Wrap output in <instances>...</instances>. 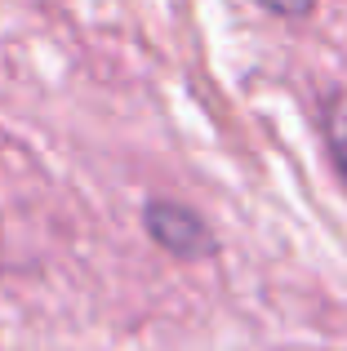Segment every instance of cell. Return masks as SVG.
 Listing matches in <instances>:
<instances>
[{"instance_id":"2","label":"cell","mask_w":347,"mask_h":351,"mask_svg":"<svg viewBox=\"0 0 347 351\" xmlns=\"http://www.w3.org/2000/svg\"><path fill=\"white\" fill-rule=\"evenodd\" d=\"M325 143H330L334 169H339L343 187H347V94H339L325 112Z\"/></svg>"},{"instance_id":"3","label":"cell","mask_w":347,"mask_h":351,"mask_svg":"<svg viewBox=\"0 0 347 351\" xmlns=\"http://www.w3.org/2000/svg\"><path fill=\"white\" fill-rule=\"evenodd\" d=\"M254 5L272 9V14H285V18H298V14H307V9H312V0H254Z\"/></svg>"},{"instance_id":"1","label":"cell","mask_w":347,"mask_h":351,"mask_svg":"<svg viewBox=\"0 0 347 351\" xmlns=\"http://www.w3.org/2000/svg\"><path fill=\"white\" fill-rule=\"evenodd\" d=\"M143 227L156 240L160 249H169L174 258H209L214 254V232L200 223V214L182 205H169V200H152L147 214H143Z\"/></svg>"}]
</instances>
